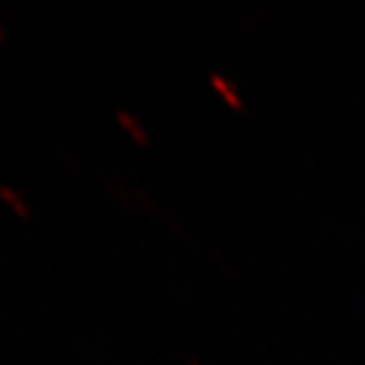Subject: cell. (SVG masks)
Segmentation results:
<instances>
[{"label": "cell", "mask_w": 365, "mask_h": 365, "mask_svg": "<svg viewBox=\"0 0 365 365\" xmlns=\"http://www.w3.org/2000/svg\"><path fill=\"white\" fill-rule=\"evenodd\" d=\"M0 200H3V203H6L8 208H11L18 218H21V221H31V218H34V211H31L29 200L23 198L16 188L6 185V182H0Z\"/></svg>", "instance_id": "cell-1"}, {"label": "cell", "mask_w": 365, "mask_h": 365, "mask_svg": "<svg viewBox=\"0 0 365 365\" xmlns=\"http://www.w3.org/2000/svg\"><path fill=\"white\" fill-rule=\"evenodd\" d=\"M6 41V29H3V23H0V43Z\"/></svg>", "instance_id": "cell-2"}]
</instances>
